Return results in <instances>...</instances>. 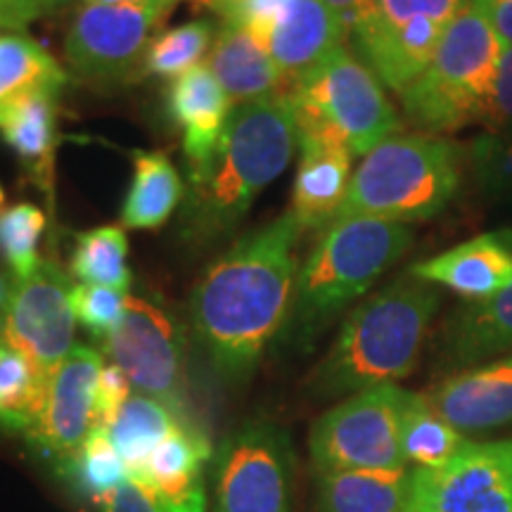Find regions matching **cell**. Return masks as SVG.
Masks as SVG:
<instances>
[{
	"instance_id": "29",
	"label": "cell",
	"mask_w": 512,
	"mask_h": 512,
	"mask_svg": "<svg viewBox=\"0 0 512 512\" xmlns=\"http://www.w3.org/2000/svg\"><path fill=\"white\" fill-rule=\"evenodd\" d=\"M48 375L0 335V430L29 434L46 396Z\"/></svg>"
},
{
	"instance_id": "23",
	"label": "cell",
	"mask_w": 512,
	"mask_h": 512,
	"mask_svg": "<svg viewBox=\"0 0 512 512\" xmlns=\"http://www.w3.org/2000/svg\"><path fill=\"white\" fill-rule=\"evenodd\" d=\"M209 69L228 93L233 107L275 93H285L287 83L278 64L245 27L223 19L207 57Z\"/></svg>"
},
{
	"instance_id": "41",
	"label": "cell",
	"mask_w": 512,
	"mask_h": 512,
	"mask_svg": "<svg viewBox=\"0 0 512 512\" xmlns=\"http://www.w3.org/2000/svg\"><path fill=\"white\" fill-rule=\"evenodd\" d=\"M325 3L344 19L347 29H351V24H354L368 8V0H325Z\"/></svg>"
},
{
	"instance_id": "30",
	"label": "cell",
	"mask_w": 512,
	"mask_h": 512,
	"mask_svg": "<svg viewBox=\"0 0 512 512\" xmlns=\"http://www.w3.org/2000/svg\"><path fill=\"white\" fill-rule=\"evenodd\" d=\"M470 439L446 422L430 406L425 394H408L406 411H403L401 448L408 463L415 467H444L458 456Z\"/></svg>"
},
{
	"instance_id": "8",
	"label": "cell",
	"mask_w": 512,
	"mask_h": 512,
	"mask_svg": "<svg viewBox=\"0 0 512 512\" xmlns=\"http://www.w3.org/2000/svg\"><path fill=\"white\" fill-rule=\"evenodd\" d=\"M408 394L396 384H380L347 396L320 415L309 437L311 463L318 475L408 467L401 448Z\"/></svg>"
},
{
	"instance_id": "5",
	"label": "cell",
	"mask_w": 512,
	"mask_h": 512,
	"mask_svg": "<svg viewBox=\"0 0 512 512\" xmlns=\"http://www.w3.org/2000/svg\"><path fill=\"white\" fill-rule=\"evenodd\" d=\"M460 185L458 147L444 136H392L351 174L337 219L368 216L394 223L441 214Z\"/></svg>"
},
{
	"instance_id": "13",
	"label": "cell",
	"mask_w": 512,
	"mask_h": 512,
	"mask_svg": "<svg viewBox=\"0 0 512 512\" xmlns=\"http://www.w3.org/2000/svg\"><path fill=\"white\" fill-rule=\"evenodd\" d=\"M100 344L138 394L155 396L183 418L185 339L171 313L150 299L128 294L119 328Z\"/></svg>"
},
{
	"instance_id": "21",
	"label": "cell",
	"mask_w": 512,
	"mask_h": 512,
	"mask_svg": "<svg viewBox=\"0 0 512 512\" xmlns=\"http://www.w3.org/2000/svg\"><path fill=\"white\" fill-rule=\"evenodd\" d=\"M512 354V285L496 297L467 302L441 332L439 363L448 375Z\"/></svg>"
},
{
	"instance_id": "43",
	"label": "cell",
	"mask_w": 512,
	"mask_h": 512,
	"mask_svg": "<svg viewBox=\"0 0 512 512\" xmlns=\"http://www.w3.org/2000/svg\"><path fill=\"white\" fill-rule=\"evenodd\" d=\"M195 3H202V5H207V8H211V10H216V5L221 3V0H195Z\"/></svg>"
},
{
	"instance_id": "42",
	"label": "cell",
	"mask_w": 512,
	"mask_h": 512,
	"mask_svg": "<svg viewBox=\"0 0 512 512\" xmlns=\"http://www.w3.org/2000/svg\"><path fill=\"white\" fill-rule=\"evenodd\" d=\"M86 3H95V5H121V3H140V0H86Z\"/></svg>"
},
{
	"instance_id": "46",
	"label": "cell",
	"mask_w": 512,
	"mask_h": 512,
	"mask_svg": "<svg viewBox=\"0 0 512 512\" xmlns=\"http://www.w3.org/2000/svg\"><path fill=\"white\" fill-rule=\"evenodd\" d=\"M3 297H5V292H3V290H0V304H3Z\"/></svg>"
},
{
	"instance_id": "6",
	"label": "cell",
	"mask_w": 512,
	"mask_h": 512,
	"mask_svg": "<svg viewBox=\"0 0 512 512\" xmlns=\"http://www.w3.org/2000/svg\"><path fill=\"white\" fill-rule=\"evenodd\" d=\"M503 41L477 0L448 24L430 64L403 91L401 107L422 133L458 131L482 112L494 88Z\"/></svg>"
},
{
	"instance_id": "45",
	"label": "cell",
	"mask_w": 512,
	"mask_h": 512,
	"mask_svg": "<svg viewBox=\"0 0 512 512\" xmlns=\"http://www.w3.org/2000/svg\"><path fill=\"white\" fill-rule=\"evenodd\" d=\"M3 202H5V192H3V188H0V207H3Z\"/></svg>"
},
{
	"instance_id": "2",
	"label": "cell",
	"mask_w": 512,
	"mask_h": 512,
	"mask_svg": "<svg viewBox=\"0 0 512 512\" xmlns=\"http://www.w3.org/2000/svg\"><path fill=\"white\" fill-rule=\"evenodd\" d=\"M297 147V112L287 91L233 107L211 157L188 169L181 238L209 247L233 233L256 197L287 169Z\"/></svg>"
},
{
	"instance_id": "37",
	"label": "cell",
	"mask_w": 512,
	"mask_h": 512,
	"mask_svg": "<svg viewBox=\"0 0 512 512\" xmlns=\"http://www.w3.org/2000/svg\"><path fill=\"white\" fill-rule=\"evenodd\" d=\"M133 384L128 380L124 370L119 366L102 368L100 382H98V401H95V415H98V427H110L114 418H117L124 403L131 399Z\"/></svg>"
},
{
	"instance_id": "18",
	"label": "cell",
	"mask_w": 512,
	"mask_h": 512,
	"mask_svg": "<svg viewBox=\"0 0 512 512\" xmlns=\"http://www.w3.org/2000/svg\"><path fill=\"white\" fill-rule=\"evenodd\" d=\"M415 278L465 302L496 297L512 285V228L489 230L408 268Z\"/></svg>"
},
{
	"instance_id": "1",
	"label": "cell",
	"mask_w": 512,
	"mask_h": 512,
	"mask_svg": "<svg viewBox=\"0 0 512 512\" xmlns=\"http://www.w3.org/2000/svg\"><path fill=\"white\" fill-rule=\"evenodd\" d=\"M302 226L292 211L252 230L207 268L190 294V325L228 382L252 375L290 318Z\"/></svg>"
},
{
	"instance_id": "40",
	"label": "cell",
	"mask_w": 512,
	"mask_h": 512,
	"mask_svg": "<svg viewBox=\"0 0 512 512\" xmlns=\"http://www.w3.org/2000/svg\"><path fill=\"white\" fill-rule=\"evenodd\" d=\"M503 43L512 46V0H477Z\"/></svg>"
},
{
	"instance_id": "10",
	"label": "cell",
	"mask_w": 512,
	"mask_h": 512,
	"mask_svg": "<svg viewBox=\"0 0 512 512\" xmlns=\"http://www.w3.org/2000/svg\"><path fill=\"white\" fill-rule=\"evenodd\" d=\"M178 0L83 3L64 36L69 74L93 86L126 83L143 74L145 53Z\"/></svg>"
},
{
	"instance_id": "17",
	"label": "cell",
	"mask_w": 512,
	"mask_h": 512,
	"mask_svg": "<svg viewBox=\"0 0 512 512\" xmlns=\"http://www.w3.org/2000/svg\"><path fill=\"white\" fill-rule=\"evenodd\" d=\"M354 152L320 126H299V164L290 211L306 230H325L347 195Z\"/></svg>"
},
{
	"instance_id": "34",
	"label": "cell",
	"mask_w": 512,
	"mask_h": 512,
	"mask_svg": "<svg viewBox=\"0 0 512 512\" xmlns=\"http://www.w3.org/2000/svg\"><path fill=\"white\" fill-rule=\"evenodd\" d=\"M46 226V214L31 202L12 204L0 211V256L12 271V278H29L41 266L38 245Z\"/></svg>"
},
{
	"instance_id": "32",
	"label": "cell",
	"mask_w": 512,
	"mask_h": 512,
	"mask_svg": "<svg viewBox=\"0 0 512 512\" xmlns=\"http://www.w3.org/2000/svg\"><path fill=\"white\" fill-rule=\"evenodd\" d=\"M74 484L95 503H105L128 479V470L105 427H95L72 458L62 463Z\"/></svg>"
},
{
	"instance_id": "9",
	"label": "cell",
	"mask_w": 512,
	"mask_h": 512,
	"mask_svg": "<svg viewBox=\"0 0 512 512\" xmlns=\"http://www.w3.org/2000/svg\"><path fill=\"white\" fill-rule=\"evenodd\" d=\"M467 0H368L351 24L349 36L358 57L382 86L403 93L430 64L448 24Z\"/></svg>"
},
{
	"instance_id": "31",
	"label": "cell",
	"mask_w": 512,
	"mask_h": 512,
	"mask_svg": "<svg viewBox=\"0 0 512 512\" xmlns=\"http://www.w3.org/2000/svg\"><path fill=\"white\" fill-rule=\"evenodd\" d=\"M128 238L124 226H100L76 235L72 275L81 285H100L126 292L131 285Z\"/></svg>"
},
{
	"instance_id": "22",
	"label": "cell",
	"mask_w": 512,
	"mask_h": 512,
	"mask_svg": "<svg viewBox=\"0 0 512 512\" xmlns=\"http://www.w3.org/2000/svg\"><path fill=\"white\" fill-rule=\"evenodd\" d=\"M171 119L183 131V152L188 169L207 162L226 131L233 102L209 69L207 62L197 64L190 72L171 81L166 93Z\"/></svg>"
},
{
	"instance_id": "44",
	"label": "cell",
	"mask_w": 512,
	"mask_h": 512,
	"mask_svg": "<svg viewBox=\"0 0 512 512\" xmlns=\"http://www.w3.org/2000/svg\"><path fill=\"white\" fill-rule=\"evenodd\" d=\"M62 3H67V0H46L48 10H53V8H57V5H62Z\"/></svg>"
},
{
	"instance_id": "16",
	"label": "cell",
	"mask_w": 512,
	"mask_h": 512,
	"mask_svg": "<svg viewBox=\"0 0 512 512\" xmlns=\"http://www.w3.org/2000/svg\"><path fill=\"white\" fill-rule=\"evenodd\" d=\"M102 368L100 351L76 344L50 373L41 415L27 434L38 453L62 465L98 427L95 401Z\"/></svg>"
},
{
	"instance_id": "20",
	"label": "cell",
	"mask_w": 512,
	"mask_h": 512,
	"mask_svg": "<svg viewBox=\"0 0 512 512\" xmlns=\"http://www.w3.org/2000/svg\"><path fill=\"white\" fill-rule=\"evenodd\" d=\"M211 458L209 441L190 422H178L147 460L143 486L162 512H207L204 470Z\"/></svg>"
},
{
	"instance_id": "25",
	"label": "cell",
	"mask_w": 512,
	"mask_h": 512,
	"mask_svg": "<svg viewBox=\"0 0 512 512\" xmlns=\"http://www.w3.org/2000/svg\"><path fill=\"white\" fill-rule=\"evenodd\" d=\"M57 98L60 93H36L22 100L0 124L5 143L12 147L31 181L53 200L57 152Z\"/></svg>"
},
{
	"instance_id": "28",
	"label": "cell",
	"mask_w": 512,
	"mask_h": 512,
	"mask_svg": "<svg viewBox=\"0 0 512 512\" xmlns=\"http://www.w3.org/2000/svg\"><path fill=\"white\" fill-rule=\"evenodd\" d=\"M178 422H183V418L164 401L138 392L131 394V399L124 403L117 418L107 427V434L117 446L131 482H140L147 460Z\"/></svg>"
},
{
	"instance_id": "36",
	"label": "cell",
	"mask_w": 512,
	"mask_h": 512,
	"mask_svg": "<svg viewBox=\"0 0 512 512\" xmlns=\"http://www.w3.org/2000/svg\"><path fill=\"white\" fill-rule=\"evenodd\" d=\"M479 124L491 133V138L512 143V46L508 43H503L494 88H491Z\"/></svg>"
},
{
	"instance_id": "26",
	"label": "cell",
	"mask_w": 512,
	"mask_h": 512,
	"mask_svg": "<svg viewBox=\"0 0 512 512\" xmlns=\"http://www.w3.org/2000/svg\"><path fill=\"white\" fill-rule=\"evenodd\" d=\"M183 197L185 183L169 157L162 152H136L133 183L121 209V226L131 230H155L164 226Z\"/></svg>"
},
{
	"instance_id": "14",
	"label": "cell",
	"mask_w": 512,
	"mask_h": 512,
	"mask_svg": "<svg viewBox=\"0 0 512 512\" xmlns=\"http://www.w3.org/2000/svg\"><path fill=\"white\" fill-rule=\"evenodd\" d=\"M76 323L67 273L50 259L29 278H12L0 304V335L48 377L76 347Z\"/></svg>"
},
{
	"instance_id": "11",
	"label": "cell",
	"mask_w": 512,
	"mask_h": 512,
	"mask_svg": "<svg viewBox=\"0 0 512 512\" xmlns=\"http://www.w3.org/2000/svg\"><path fill=\"white\" fill-rule=\"evenodd\" d=\"M216 12L268 50L287 91L349 38L344 19L325 0H221Z\"/></svg>"
},
{
	"instance_id": "35",
	"label": "cell",
	"mask_w": 512,
	"mask_h": 512,
	"mask_svg": "<svg viewBox=\"0 0 512 512\" xmlns=\"http://www.w3.org/2000/svg\"><path fill=\"white\" fill-rule=\"evenodd\" d=\"M128 292L112 290L100 285H76L72 287V309L79 323L98 342H105L119 328L126 313Z\"/></svg>"
},
{
	"instance_id": "27",
	"label": "cell",
	"mask_w": 512,
	"mask_h": 512,
	"mask_svg": "<svg viewBox=\"0 0 512 512\" xmlns=\"http://www.w3.org/2000/svg\"><path fill=\"white\" fill-rule=\"evenodd\" d=\"M69 76L41 43L24 34L0 36V124L36 93H62Z\"/></svg>"
},
{
	"instance_id": "7",
	"label": "cell",
	"mask_w": 512,
	"mask_h": 512,
	"mask_svg": "<svg viewBox=\"0 0 512 512\" xmlns=\"http://www.w3.org/2000/svg\"><path fill=\"white\" fill-rule=\"evenodd\" d=\"M287 93L299 126L335 133L354 155L366 157L399 131V117L382 81L347 46L332 50Z\"/></svg>"
},
{
	"instance_id": "24",
	"label": "cell",
	"mask_w": 512,
	"mask_h": 512,
	"mask_svg": "<svg viewBox=\"0 0 512 512\" xmlns=\"http://www.w3.org/2000/svg\"><path fill=\"white\" fill-rule=\"evenodd\" d=\"M415 470H344L318 475L316 512H411Z\"/></svg>"
},
{
	"instance_id": "3",
	"label": "cell",
	"mask_w": 512,
	"mask_h": 512,
	"mask_svg": "<svg viewBox=\"0 0 512 512\" xmlns=\"http://www.w3.org/2000/svg\"><path fill=\"white\" fill-rule=\"evenodd\" d=\"M439 306V287L413 273L370 294L349 313L328 354L313 370L311 394L337 399L411 375Z\"/></svg>"
},
{
	"instance_id": "33",
	"label": "cell",
	"mask_w": 512,
	"mask_h": 512,
	"mask_svg": "<svg viewBox=\"0 0 512 512\" xmlns=\"http://www.w3.org/2000/svg\"><path fill=\"white\" fill-rule=\"evenodd\" d=\"M214 38V24L209 19H195V22H185L181 27L164 31L155 36V41L147 48L143 74L171 81L178 79L192 67L202 64L204 57H209Z\"/></svg>"
},
{
	"instance_id": "15",
	"label": "cell",
	"mask_w": 512,
	"mask_h": 512,
	"mask_svg": "<svg viewBox=\"0 0 512 512\" xmlns=\"http://www.w3.org/2000/svg\"><path fill=\"white\" fill-rule=\"evenodd\" d=\"M418 512H512V439L470 441L444 467H415Z\"/></svg>"
},
{
	"instance_id": "47",
	"label": "cell",
	"mask_w": 512,
	"mask_h": 512,
	"mask_svg": "<svg viewBox=\"0 0 512 512\" xmlns=\"http://www.w3.org/2000/svg\"><path fill=\"white\" fill-rule=\"evenodd\" d=\"M411 512H418V510H411Z\"/></svg>"
},
{
	"instance_id": "19",
	"label": "cell",
	"mask_w": 512,
	"mask_h": 512,
	"mask_svg": "<svg viewBox=\"0 0 512 512\" xmlns=\"http://www.w3.org/2000/svg\"><path fill=\"white\" fill-rule=\"evenodd\" d=\"M430 406L463 434L512 425V354L446 375L425 394Z\"/></svg>"
},
{
	"instance_id": "39",
	"label": "cell",
	"mask_w": 512,
	"mask_h": 512,
	"mask_svg": "<svg viewBox=\"0 0 512 512\" xmlns=\"http://www.w3.org/2000/svg\"><path fill=\"white\" fill-rule=\"evenodd\" d=\"M43 12H48L46 0H0V29L15 34Z\"/></svg>"
},
{
	"instance_id": "12",
	"label": "cell",
	"mask_w": 512,
	"mask_h": 512,
	"mask_svg": "<svg viewBox=\"0 0 512 512\" xmlns=\"http://www.w3.org/2000/svg\"><path fill=\"white\" fill-rule=\"evenodd\" d=\"M292 446L268 422L240 427L214 463V512H292Z\"/></svg>"
},
{
	"instance_id": "38",
	"label": "cell",
	"mask_w": 512,
	"mask_h": 512,
	"mask_svg": "<svg viewBox=\"0 0 512 512\" xmlns=\"http://www.w3.org/2000/svg\"><path fill=\"white\" fill-rule=\"evenodd\" d=\"M102 510L105 512H162L143 486L131 482V479H126V482L121 484L105 503H102Z\"/></svg>"
},
{
	"instance_id": "4",
	"label": "cell",
	"mask_w": 512,
	"mask_h": 512,
	"mask_svg": "<svg viewBox=\"0 0 512 512\" xmlns=\"http://www.w3.org/2000/svg\"><path fill=\"white\" fill-rule=\"evenodd\" d=\"M413 242L406 223L349 216L320 230L297 271L285 332L294 344L311 342L339 313L361 299Z\"/></svg>"
}]
</instances>
